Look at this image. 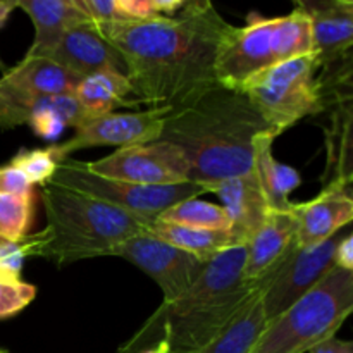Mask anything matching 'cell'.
<instances>
[{"label": "cell", "mask_w": 353, "mask_h": 353, "mask_svg": "<svg viewBox=\"0 0 353 353\" xmlns=\"http://www.w3.org/2000/svg\"><path fill=\"white\" fill-rule=\"evenodd\" d=\"M0 353H7V352H3V350H0Z\"/></svg>", "instance_id": "obj_37"}, {"label": "cell", "mask_w": 353, "mask_h": 353, "mask_svg": "<svg viewBox=\"0 0 353 353\" xmlns=\"http://www.w3.org/2000/svg\"><path fill=\"white\" fill-rule=\"evenodd\" d=\"M17 7L34 26L33 43L24 57H41L69 26L88 19L72 0H17Z\"/></svg>", "instance_id": "obj_19"}, {"label": "cell", "mask_w": 353, "mask_h": 353, "mask_svg": "<svg viewBox=\"0 0 353 353\" xmlns=\"http://www.w3.org/2000/svg\"><path fill=\"white\" fill-rule=\"evenodd\" d=\"M50 181L72 190L79 195L100 200V202H105L148 221H155L164 210L176 203L199 199L200 195L207 193L205 186L196 185V183L148 186L105 178V176H99L90 171L86 168V162L71 157L59 162L57 171Z\"/></svg>", "instance_id": "obj_8"}, {"label": "cell", "mask_w": 353, "mask_h": 353, "mask_svg": "<svg viewBox=\"0 0 353 353\" xmlns=\"http://www.w3.org/2000/svg\"><path fill=\"white\" fill-rule=\"evenodd\" d=\"M169 109H147L140 112H109L93 117L76 128V133L64 143L48 147L57 162L74 152L92 147H131L157 141Z\"/></svg>", "instance_id": "obj_10"}, {"label": "cell", "mask_w": 353, "mask_h": 353, "mask_svg": "<svg viewBox=\"0 0 353 353\" xmlns=\"http://www.w3.org/2000/svg\"><path fill=\"white\" fill-rule=\"evenodd\" d=\"M316 55H302L255 72L241 83L247 95L269 130L279 137L299 121L323 112V90L316 78Z\"/></svg>", "instance_id": "obj_7"}, {"label": "cell", "mask_w": 353, "mask_h": 353, "mask_svg": "<svg viewBox=\"0 0 353 353\" xmlns=\"http://www.w3.org/2000/svg\"><path fill=\"white\" fill-rule=\"evenodd\" d=\"M34 214V192L26 195H0V240L16 241L28 236Z\"/></svg>", "instance_id": "obj_26"}, {"label": "cell", "mask_w": 353, "mask_h": 353, "mask_svg": "<svg viewBox=\"0 0 353 353\" xmlns=\"http://www.w3.org/2000/svg\"><path fill=\"white\" fill-rule=\"evenodd\" d=\"M272 133L259 134L254 147V168L261 181L262 192L271 210H286L293 205L290 200L293 190L302 185V176L290 165L283 164L272 154Z\"/></svg>", "instance_id": "obj_20"}, {"label": "cell", "mask_w": 353, "mask_h": 353, "mask_svg": "<svg viewBox=\"0 0 353 353\" xmlns=\"http://www.w3.org/2000/svg\"><path fill=\"white\" fill-rule=\"evenodd\" d=\"M93 23H128L119 0H72Z\"/></svg>", "instance_id": "obj_30"}, {"label": "cell", "mask_w": 353, "mask_h": 353, "mask_svg": "<svg viewBox=\"0 0 353 353\" xmlns=\"http://www.w3.org/2000/svg\"><path fill=\"white\" fill-rule=\"evenodd\" d=\"M72 97L88 112L90 119L114 112L116 107L137 105L126 74L117 71H100L83 78Z\"/></svg>", "instance_id": "obj_22"}, {"label": "cell", "mask_w": 353, "mask_h": 353, "mask_svg": "<svg viewBox=\"0 0 353 353\" xmlns=\"http://www.w3.org/2000/svg\"><path fill=\"white\" fill-rule=\"evenodd\" d=\"M148 233L171 247L200 259L202 262H209L216 255L238 247L230 231L195 230L168 221L155 219L148 228Z\"/></svg>", "instance_id": "obj_23"}, {"label": "cell", "mask_w": 353, "mask_h": 353, "mask_svg": "<svg viewBox=\"0 0 353 353\" xmlns=\"http://www.w3.org/2000/svg\"><path fill=\"white\" fill-rule=\"evenodd\" d=\"M95 24L123 57L137 105L174 109L217 85V52L231 24L207 0L186 2L172 17Z\"/></svg>", "instance_id": "obj_1"}, {"label": "cell", "mask_w": 353, "mask_h": 353, "mask_svg": "<svg viewBox=\"0 0 353 353\" xmlns=\"http://www.w3.org/2000/svg\"><path fill=\"white\" fill-rule=\"evenodd\" d=\"M268 131L272 133L245 93L216 85L169 109L159 140L183 152L192 169L190 183L209 193L216 183L254 169L255 140Z\"/></svg>", "instance_id": "obj_2"}, {"label": "cell", "mask_w": 353, "mask_h": 353, "mask_svg": "<svg viewBox=\"0 0 353 353\" xmlns=\"http://www.w3.org/2000/svg\"><path fill=\"white\" fill-rule=\"evenodd\" d=\"M14 9H17V0H0V28H3Z\"/></svg>", "instance_id": "obj_34"}, {"label": "cell", "mask_w": 353, "mask_h": 353, "mask_svg": "<svg viewBox=\"0 0 353 353\" xmlns=\"http://www.w3.org/2000/svg\"><path fill=\"white\" fill-rule=\"evenodd\" d=\"M299 231L295 243L299 248H312L324 243L347 228L353 219L350 185L331 181L310 202L296 203Z\"/></svg>", "instance_id": "obj_16"}, {"label": "cell", "mask_w": 353, "mask_h": 353, "mask_svg": "<svg viewBox=\"0 0 353 353\" xmlns=\"http://www.w3.org/2000/svg\"><path fill=\"white\" fill-rule=\"evenodd\" d=\"M33 192V185L14 165L0 168V195H26Z\"/></svg>", "instance_id": "obj_31"}, {"label": "cell", "mask_w": 353, "mask_h": 353, "mask_svg": "<svg viewBox=\"0 0 353 353\" xmlns=\"http://www.w3.org/2000/svg\"><path fill=\"white\" fill-rule=\"evenodd\" d=\"M245 247L216 255L188 290L162 302L143 326L116 353H140L162 341L169 353H192L214 340L241 307L264 292L259 283L243 279Z\"/></svg>", "instance_id": "obj_3"}, {"label": "cell", "mask_w": 353, "mask_h": 353, "mask_svg": "<svg viewBox=\"0 0 353 353\" xmlns=\"http://www.w3.org/2000/svg\"><path fill=\"white\" fill-rule=\"evenodd\" d=\"M209 193L219 196L223 209L231 221V236L234 238L238 247H245L264 224L271 210L255 168L245 174L216 183L210 186Z\"/></svg>", "instance_id": "obj_17"}, {"label": "cell", "mask_w": 353, "mask_h": 353, "mask_svg": "<svg viewBox=\"0 0 353 353\" xmlns=\"http://www.w3.org/2000/svg\"><path fill=\"white\" fill-rule=\"evenodd\" d=\"M0 68H3V65H2V61H0Z\"/></svg>", "instance_id": "obj_36"}, {"label": "cell", "mask_w": 353, "mask_h": 353, "mask_svg": "<svg viewBox=\"0 0 353 353\" xmlns=\"http://www.w3.org/2000/svg\"><path fill=\"white\" fill-rule=\"evenodd\" d=\"M88 119V112L72 95H52L38 100L28 126L43 140H55L65 128H79Z\"/></svg>", "instance_id": "obj_24"}, {"label": "cell", "mask_w": 353, "mask_h": 353, "mask_svg": "<svg viewBox=\"0 0 353 353\" xmlns=\"http://www.w3.org/2000/svg\"><path fill=\"white\" fill-rule=\"evenodd\" d=\"M312 28L314 55L319 69L350 57L353 43L352 0H296Z\"/></svg>", "instance_id": "obj_15"}, {"label": "cell", "mask_w": 353, "mask_h": 353, "mask_svg": "<svg viewBox=\"0 0 353 353\" xmlns=\"http://www.w3.org/2000/svg\"><path fill=\"white\" fill-rule=\"evenodd\" d=\"M33 243L28 234L24 240L10 243L0 240V283H17L23 271L24 261L31 257Z\"/></svg>", "instance_id": "obj_28"}, {"label": "cell", "mask_w": 353, "mask_h": 353, "mask_svg": "<svg viewBox=\"0 0 353 353\" xmlns=\"http://www.w3.org/2000/svg\"><path fill=\"white\" fill-rule=\"evenodd\" d=\"M112 257H121L150 276L162 290L164 300L178 299L185 290L195 283L207 262L164 243L150 233H141L128 238L117 245Z\"/></svg>", "instance_id": "obj_12"}, {"label": "cell", "mask_w": 353, "mask_h": 353, "mask_svg": "<svg viewBox=\"0 0 353 353\" xmlns=\"http://www.w3.org/2000/svg\"><path fill=\"white\" fill-rule=\"evenodd\" d=\"M86 168L99 176L148 186L181 185L192 176L183 152L162 140L117 148L107 157L86 162Z\"/></svg>", "instance_id": "obj_9"}, {"label": "cell", "mask_w": 353, "mask_h": 353, "mask_svg": "<svg viewBox=\"0 0 353 353\" xmlns=\"http://www.w3.org/2000/svg\"><path fill=\"white\" fill-rule=\"evenodd\" d=\"M81 78L45 57H24L0 78V86L28 99L72 95Z\"/></svg>", "instance_id": "obj_18"}, {"label": "cell", "mask_w": 353, "mask_h": 353, "mask_svg": "<svg viewBox=\"0 0 353 353\" xmlns=\"http://www.w3.org/2000/svg\"><path fill=\"white\" fill-rule=\"evenodd\" d=\"M10 165L19 169L31 185H47L54 178L59 162L52 157L48 148H21L9 162Z\"/></svg>", "instance_id": "obj_27"}, {"label": "cell", "mask_w": 353, "mask_h": 353, "mask_svg": "<svg viewBox=\"0 0 353 353\" xmlns=\"http://www.w3.org/2000/svg\"><path fill=\"white\" fill-rule=\"evenodd\" d=\"M341 238L343 233L340 231L312 248H299L295 243L281 268L262 292V305L268 323L281 316L296 300L310 292L327 272L336 268L334 252Z\"/></svg>", "instance_id": "obj_11"}, {"label": "cell", "mask_w": 353, "mask_h": 353, "mask_svg": "<svg viewBox=\"0 0 353 353\" xmlns=\"http://www.w3.org/2000/svg\"><path fill=\"white\" fill-rule=\"evenodd\" d=\"M268 324L262 292L255 293L210 343L192 353H250Z\"/></svg>", "instance_id": "obj_21"}, {"label": "cell", "mask_w": 353, "mask_h": 353, "mask_svg": "<svg viewBox=\"0 0 353 353\" xmlns=\"http://www.w3.org/2000/svg\"><path fill=\"white\" fill-rule=\"evenodd\" d=\"M140 353H169V348H168V345L162 343V341H161V343L155 345V347L148 348V350H143Z\"/></svg>", "instance_id": "obj_35"}, {"label": "cell", "mask_w": 353, "mask_h": 353, "mask_svg": "<svg viewBox=\"0 0 353 353\" xmlns=\"http://www.w3.org/2000/svg\"><path fill=\"white\" fill-rule=\"evenodd\" d=\"M314 54L309 17L299 6L286 16L252 14L245 26H231L216 59V81L238 90L241 83L265 68Z\"/></svg>", "instance_id": "obj_5"}, {"label": "cell", "mask_w": 353, "mask_h": 353, "mask_svg": "<svg viewBox=\"0 0 353 353\" xmlns=\"http://www.w3.org/2000/svg\"><path fill=\"white\" fill-rule=\"evenodd\" d=\"M159 221L179 224V226L195 228L207 231H230L231 221L226 210L216 203L192 199L169 207L157 217Z\"/></svg>", "instance_id": "obj_25"}, {"label": "cell", "mask_w": 353, "mask_h": 353, "mask_svg": "<svg viewBox=\"0 0 353 353\" xmlns=\"http://www.w3.org/2000/svg\"><path fill=\"white\" fill-rule=\"evenodd\" d=\"M296 231V203L286 210H269L264 224L245 245V281L257 283L272 278L295 247Z\"/></svg>", "instance_id": "obj_14"}, {"label": "cell", "mask_w": 353, "mask_h": 353, "mask_svg": "<svg viewBox=\"0 0 353 353\" xmlns=\"http://www.w3.org/2000/svg\"><path fill=\"white\" fill-rule=\"evenodd\" d=\"M37 296V288L30 283H0V319H7L26 309Z\"/></svg>", "instance_id": "obj_29"}, {"label": "cell", "mask_w": 353, "mask_h": 353, "mask_svg": "<svg viewBox=\"0 0 353 353\" xmlns=\"http://www.w3.org/2000/svg\"><path fill=\"white\" fill-rule=\"evenodd\" d=\"M353 312V271L334 268L268 324L250 353H309L336 336Z\"/></svg>", "instance_id": "obj_6"}, {"label": "cell", "mask_w": 353, "mask_h": 353, "mask_svg": "<svg viewBox=\"0 0 353 353\" xmlns=\"http://www.w3.org/2000/svg\"><path fill=\"white\" fill-rule=\"evenodd\" d=\"M334 264L345 271H353V236L352 233L343 234L334 252Z\"/></svg>", "instance_id": "obj_32"}, {"label": "cell", "mask_w": 353, "mask_h": 353, "mask_svg": "<svg viewBox=\"0 0 353 353\" xmlns=\"http://www.w3.org/2000/svg\"><path fill=\"white\" fill-rule=\"evenodd\" d=\"M47 226L30 234L31 257L48 259L57 268L95 257H112L117 245L147 233L154 221L48 181L41 188Z\"/></svg>", "instance_id": "obj_4"}, {"label": "cell", "mask_w": 353, "mask_h": 353, "mask_svg": "<svg viewBox=\"0 0 353 353\" xmlns=\"http://www.w3.org/2000/svg\"><path fill=\"white\" fill-rule=\"evenodd\" d=\"M309 353H353V343L348 340H340V338L333 336L324 341V343L314 347Z\"/></svg>", "instance_id": "obj_33"}, {"label": "cell", "mask_w": 353, "mask_h": 353, "mask_svg": "<svg viewBox=\"0 0 353 353\" xmlns=\"http://www.w3.org/2000/svg\"><path fill=\"white\" fill-rule=\"evenodd\" d=\"M41 57L55 62L81 79L100 71L126 74L121 54L100 34L97 24L90 19L69 26Z\"/></svg>", "instance_id": "obj_13"}]
</instances>
